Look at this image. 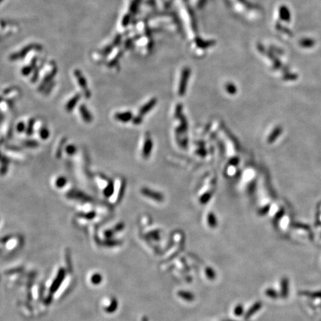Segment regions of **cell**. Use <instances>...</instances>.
Returning <instances> with one entry per match:
<instances>
[{"label": "cell", "instance_id": "cell-1", "mask_svg": "<svg viewBox=\"0 0 321 321\" xmlns=\"http://www.w3.org/2000/svg\"><path fill=\"white\" fill-rule=\"evenodd\" d=\"M74 75H75L77 80L78 81L79 85L81 87L82 91L84 92L85 97H86V98H89V97H91V92H90L89 89L88 88L86 80L85 79L84 76L82 75V73H81L80 71H79V70H75V71H74Z\"/></svg>", "mask_w": 321, "mask_h": 321}, {"label": "cell", "instance_id": "cell-2", "mask_svg": "<svg viewBox=\"0 0 321 321\" xmlns=\"http://www.w3.org/2000/svg\"><path fill=\"white\" fill-rule=\"evenodd\" d=\"M142 194L144 196H145L146 197L149 198L151 199H153V200L157 201V202H163L164 197H163V195L162 193H158V192L153 191V190H150L149 188H146V187H144L141 190Z\"/></svg>", "mask_w": 321, "mask_h": 321}, {"label": "cell", "instance_id": "cell-3", "mask_svg": "<svg viewBox=\"0 0 321 321\" xmlns=\"http://www.w3.org/2000/svg\"><path fill=\"white\" fill-rule=\"evenodd\" d=\"M152 147H153V144H152V139L149 137H147L146 138V140L144 141L143 149H142V155H143L144 158H149L151 152H152Z\"/></svg>", "mask_w": 321, "mask_h": 321}, {"label": "cell", "instance_id": "cell-4", "mask_svg": "<svg viewBox=\"0 0 321 321\" xmlns=\"http://www.w3.org/2000/svg\"><path fill=\"white\" fill-rule=\"evenodd\" d=\"M133 118V113L131 112H118L115 115V118L116 121L123 123H127L131 121Z\"/></svg>", "mask_w": 321, "mask_h": 321}, {"label": "cell", "instance_id": "cell-5", "mask_svg": "<svg viewBox=\"0 0 321 321\" xmlns=\"http://www.w3.org/2000/svg\"><path fill=\"white\" fill-rule=\"evenodd\" d=\"M80 113L82 121H85V123H91L93 121V117L91 112L84 104H82L80 106Z\"/></svg>", "mask_w": 321, "mask_h": 321}, {"label": "cell", "instance_id": "cell-6", "mask_svg": "<svg viewBox=\"0 0 321 321\" xmlns=\"http://www.w3.org/2000/svg\"><path fill=\"white\" fill-rule=\"evenodd\" d=\"M156 103H157L156 99H152V100H149V102H147L144 106H143L141 108L140 111H139V115L143 117L144 115L147 114V112H149V111L152 110V108L155 106Z\"/></svg>", "mask_w": 321, "mask_h": 321}, {"label": "cell", "instance_id": "cell-7", "mask_svg": "<svg viewBox=\"0 0 321 321\" xmlns=\"http://www.w3.org/2000/svg\"><path fill=\"white\" fill-rule=\"evenodd\" d=\"M80 98V94H75L72 98H71L69 100H68V103H67L66 105V109L67 112H71V111H72L73 109H74V107H75V106L77 105V103H78Z\"/></svg>", "mask_w": 321, "mask_h": 321}, {"label": "cell", "instance_id": "cell-8", "mask_svg": "<svg viewBox=\"0 0 321 321\" xmlns=\"http://www.w3.org/2000/svg\"><path fill=\"white\" fill-rule=\"evenodd\" d=\"M114 190H115L114 183L112 181H109L107 185L105 187L104 190H103V194H104L105 197L109 198L110 196H112V195L114 193Z\"/></svg>", "mask_w": 321, "mask_h": 321}, {"label": "cell", "instance_id": "cell-9", "mask_svg": "<svg viewBox=\"0 0 321 321\" xmlns=\"http://www.w3.org/2000/svg\"><path fill=\"white\" fill-rule=\"evenodd\" d=\"M70 198L71 199H83V200H86L88 199V197L87 196H85L83 193H81L80 191H71L68 195Z\"/></svg>", "mask_w": 321, "mask_h": 321}, {"label": "cell", "instance_id": "cell-10", "mask_svg": "<svg viewBox=\"0 0 321 321\" xmlns=\"http://www.w3.org/2000/svg\"><path fill=\"white\" fill-rule=\"evenodd\" d=\"M67 183V179L63 176H60L57 178V180L55 181V184H56L57 187L58 188H62Z\"/></svg>", "mask_w": 321, "mask_h": 321}, {"label": "cell", "instance_id": "cell-11", "mask_svg": "<svg viewBox=\"0 0 321 321\" xmlns=\"http://www.w3.org/2000/svg\"><path fill=\"white\" fill-rule=\"evenodd\" d=\"M49 135H50V133H49V129H47L45 127H42V128L40 129V136L42 139H43V140H46V139L49 138Z\"/></svg>", "mask_w": 321, "mask_h": 321}, {"label": "cell", "instance_id": "cell-12", "mask_svg": "<svg viewBox=\"0 0 321 321\" xmlns=\"http://www.w3.org/2000/svg\"><path fill=\"white\" fill-rule=\"evenodd\" d=\"M34 120L31 119L28 121V124L26 127V134L28 135H31L33 133V130H34Z\"/></svg>", "mask_w": 321, "mask_h": 321}, {"label": "cell", "instance_id": "cell-13", "mask_svg": "<svg viewBox=\"0 0 321 321\" xmlns=\"http://www.w3.org/2000/svg\"><path fill=\"white\" fill-rule=\"evenodd\" d=\"M24 145L26 146L27 147H31V148H35L38 146V142L35 141L34 140H27L25 141H24Z\"/></svg>", "mask_w": 321, "mask_h": 321}, {"label": "cell", "instance_id": "cell-14", "mask_svg": "<svg viewBox=\"0 0 321 321\" xmlns=\"http://www.w3.org/2000/svg\"><path fill=\"white\" fill-rule=\"evenodd\" d=\"M211 199V193H206L205 194H204L202 197L200 198V202L201 204H205L208 203L209 202L210 199Z\"/></svg>", "mask_w": 321, "mask_h": 321}, {"label": "cell", "instance_id": "cell-15", "mask_svg": "<svg viewBox=\"0 0 321 321\" xmlns=\"http://www.w3.org/2000/svg\"><path fill=\"white\" fill-rule=\"evenodd\" d=\"M208 222L211 225V227H215L216 225V216L214 215V214H211V213L209 214L208 216Z\"/></svg>", "mask_w": 321, "mask_h": 321}, {"label": "cell", "instance_id": "cell-16", "mask_svg": "<svg viewBox=\"0 0 321 321\" xmlns=\"http://www.w3.org/2000/svg\"><path fill=\"white\" fill-rule=\"evenodd\" d=\"M66 152L69 155H74L76 152L75 146H74V145H72V144L68 145V146H67L66 147Z\"/></svg>", "mask_w": 321, "mask_h": 321}, {"label": "cell", "instance_id": "cell-17", "mask_svg": "<svg viewBox=\"0 0 321 321\" xmlns=\"http://www.w3.org/2000/svg\"><path fill=\"white\" fill-rule=\"evenodd\" d=\"M16 130L19 133H23L25 130H26V127L24 122H19L16 126Z\"/></svg>", "mask_w": 321, "mask_h": 321}, {"label": "cell", "instance_id": "cell-18", "mask_svg": "<svg viewBox=\"0 0 321 321\" xmlns=\"http://www.w3.org/2000/svg\"><path fill=\"white\" fill-rule=\"evenodd\" d=\"M141 122H142V117L140 116V115H138V116L135 117V118L134 119H133V124H136V125H138V124H140Z\"/></svg>", "mask_w": 321, "mask_h": 321}, {"label": "cell", "instance_id": "cell-19", "mask_svg": "<svg viewBox=\"0 0 321 321\" xmlns=\"http://www.w3.org/2000/svg\"><path fill=\"white\" fill-rule=\"evenodd\" d=\"M0 1H1V0H0Z\"/></svg>", "mask_w": 321, "mask_h": 321}, {"label": "cell", "instance_id": "cell-20", "mask_svg": "<svg viewBox=\"0 0 321 321\" xmlns=\"http://www.w3.org/2000/svg\"><path fill=\"white\" fill-rule=\"evenodd\" d=\"M0 157H1V155H0Z\"/></svg>", "mask_w": 321, "mask_h": 321}]
</instances>
